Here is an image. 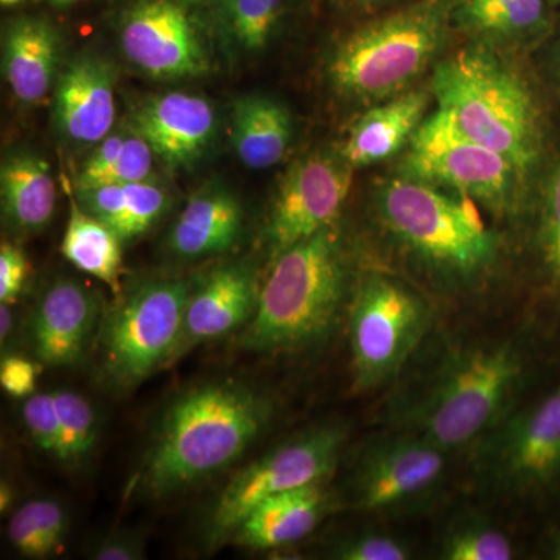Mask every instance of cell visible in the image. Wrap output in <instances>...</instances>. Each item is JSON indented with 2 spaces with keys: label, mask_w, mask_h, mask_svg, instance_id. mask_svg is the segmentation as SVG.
Here are the masks:
<instances>
[{
  "label": "cell",
  "mask_w": 560,
  "mask_h": 560,
  "mask_svg": "<svg viewBox=\"0 0 560 560\" xmlns=\"http://www.w3.org/2000/svg\"><path fill=\"white\" fill-rule=\"evenodd\" d=\"M270 419V400L245 383L210 382L186 390L158 423L140 488L162 499L219 474L248 451Z\"/></svg>",
  "instance_id": "obj_1"
},
{
  "label": "cell",
  "mask_w": 560,
  "mask_h": 560,
  "mask_svg": "<svg viewBox=\"0 0 560 560\" xmlns=\"http://www.w3.org/2000/svg\"><path fill=\"white\" fill-rule=\"evenodd\" d=\"M438 108L460 130L514 162L525 175L544 147L540 109L533 92L488 44L464 47L438 62L431 80Z\"/></svg>",
  "instance_id": "obj_2"
},
{
  "label": "cell",
  "mask_w": 560,
  "mask_h": 560,
  "mask_svg": "<svg viewBox=\"0 0 560 560\" xmlns=\"http://www.w3.org/2000/svg\"><path fill=\"white\" fill-rule=\"evenodd\" d=\"M523 375L525 359L515 342L459 350L405 405L401 427L442 451H459L506 418Z\"/></svg>",
  "instance_id": "obj_3"
},
{
  "label": "cell",
  "mask_w": 560,
  "mask_h": 560,
  "mask_svg": "<svg viewBox=\"0 0 560 560\" xmlns=\"http://www.w3.org/2000/svg\"><path fill=\"white\" fill-rule=\"evenodd\" d=\"M375 210L397 245L442 278L470 282L499 259V237L466 195L404 173L378 187Z\"/></svg>",
  "instance_id": "obj_4"
},
{
  "label": "cell",
  "mask_w": 560,
  "mask_h": 560,
  "mask_svg": "<svg viewBox=\"0 0 560 560\" xmlns=\"http://www.w3.org/2000/svg\"><path fill=\"white\" fill-rule=\"evenodd\" d=\"M345 294V257L330 226L276 257L242 348L280 352L315 345L334 329Z\"/></svg>",
  "instance_id": "obj_5"
},
{
  "label": "cell",
  "mask_w": 560,
  "mask_h": 560,
  "mask_svg": "<svg viewBox=\"0 0 560 560\" xmlns=\"http://www.w3.org/2000/svg\"><path fill=\"white\" fill-rule=\"evenodd\" d=\"M451 27L447 0H419L368 22L331 55V84L359 101L393 97L427 69Z\"/></svg>",
  "instance_id": "obj_6"
},
{
  "label": "cell",
  "mask_w": 560,
  "mask_h": 560,
  "mask_svg": "<svg viewBox=\"0 0 560 560\" xmlns=\"http://www.w3.org/2000/svg\"><path fill=\"white\" fill-rule=\"evenodd\" d=\"M190 293L186 279H151L103 315L98 361L105 382L131 389L175 360Z\"/></svg>",
  "instance_id": "obj_7"
},
{
  "label": "cell",
  "mask_w": 560,
  "mask_h": 560,
  "mask_svg": "<svg viewBox=\"0 0 560 560\" xmlns=\"http://www.w3.org/2000/svg\"><path fill=\"white\" fill-rule=\"evenodd\" d=\"M431 320L429 302L400 280L385 275L361 280L349 311L355 389H377L394 381L425 338Z\"/></svg>",
  "instance_id": "obj_8"
},
{
  "label": "cell",
  "mask_w": 560,
  "mask_h": 560,
  "mask_svg": "<svg viewBox=\"0 0 560 560\" xmlns=\"http://www.w3.org/2000/svg\"><path fill=\"white\" fill-rule=\"evenodd\" d=\"M404 171L495 212H508L515 205L526 176L499 151L469 138L440 108L425 117L412 136Z\"/></svg>",
  "instance_id": "obj_9"
},
{
  "label": "cell",
  "mask_w": 560,
  "mask_h": 560,
  "mask_svg": "<svg viewBox=\"0 0 560 560\" xmlns=\"http://www.w3.org/2000/svg\"><path fill=\"white\" fill-rule=\"evenodd\" d=\"M345 444V429L323 425L276 445L253 460L221 490L210 512V539L220 541L232 536L265 500L326 481L337 469Z\"/></svg>",
  "instance_id": "obj_10"
},
{
  "label": "cell",
  "mask_w": 560,
  "mask_h": 560,
  "mask_svg": "<svg viewBox=\"0 0 560 560\" xmlns=\"http://www.w3.org/2000/svg\"><path fill=\"white\" fill-rule=\"evenodd\" d=\"M352 168L341 153L315 151L287 172L265 226V241L272 259L334 226L348 200Z\"/></svg>",
  "instance_id": "obj_11"
},
{
  "label": "cell",
  "mask_w": 560,
  "mask_h": 560,
  "mask_svg": "<svg viewBox=\"0 0 560 560\" xmlns=\"http://www.w3.org/2000/svg\"><path fill=\"white\" fill-rule=\"evenodd\" d=\"M482 469L504 490L530 492L560 478V385L482 438Z\"/></svg>",
  "instance_id": "obj_12"
},
{
  "label": "cell",
  "mask_w": 560,
  "mask_h": 560,
  "mask_svg": "<svg viewBox=\"0 0 560 560\" xmlns=\"http://www.w3.org/2000/svg\"><path fill=\"white\" fill-rule=\"evenodd\" d=\"M447 469V452L401 430L372 442L361 456L355 477V504L366 511L405 510L422 503L440 488Z\"/></svg>",
  "instance_id": "obj_13"
},
{
  "label": "cell",
  "mask_w": 560,
  "mask_h": 560,
  "mask_svg": "<svg viewBox=\"0 0 560 560\" xmlns=\"http://www.w3.org/2000/svg\"><path fill=\"white\" fill-rule=\"evenodd\" d=\"M127 60L153 79L202 75L208 55L197 21L184 0H132L120 20Z\"/></svg>",
  "instance_id": "obj_14"
},
{
  "label": "cell",
  "mask_w": 560,
  "mask_h": 560,
  "mask_svg": "<svg viewBox=\"0 0 560 560\" xmlns=\"http://www.w3.org/2000/svg\"><path fill=\"white\" fill-rule=\"evenodd\" d=\"M31 345L36 359L51 368L75 366L90 349L103 318L98 298L83 283L58 279L31 316Z\"/></svg>",
  "instance_id": "obj_15"
},
{
  "label": "cell",
  "mask_w": 560,
  "mask_h": 560,
  "mask_svg": "<svg viewBox=\"0 0 560 560\" xmlns=\"http://www.w3.org/2000/svg\"><path fill=\"white\" fill-rule=\"evenodd\" d=\"M260 287L253 270L243 264L224 265L209 272L191 290L175 360L195 346L248 324L259 302Z\"/></svg>",
  "instance_id": "obj_16"
},
{
  "label": "cell",
  "mask_w": 560,
  "mask_h": 560,
  "mask_svg": "<svg viewBox=\"0 0 560 560\" xmlns=\"http://www.w3.org/2000/svg\"><path fill=\"white\" fill-rule=\"evenodd\" d=\"M131 130L172 167L191 164L205 153L215 131V113L206 98L171 92L135 110Z\"/></svg>",
  "instance_id": "obj_17"
},
{
  "label": "cell",
  "mask_w": 560,
  "mask_h": 560,
  "mask_svg": "<svg viewBox=\"0 0 560 560\" xmlns=\"http://www.w3.org/2000/svg\"><path fill=\"white\" fill-rule=\"evenodd\" d=\"M114 70L97 57H80L62 72L55 95V117L66 138L97 145L116 120Z\"/></svg>",
  "instance_id": "obj_18"
},
{
  "label": "cell",
  "mask_w": 560,
  "mask_h": 560,
  "mask_svg": "<svg viewBox=\"0 0 560 560\" xmlns=\"http://www.w3.org/2000/svg\"><path fill=\"white\" fill-rule=\"evenodd\" d=\"M452 27L488 46H523L547 35L552 0H447Z\"/></svg>",
  "instance_id": "obj_19"
},
{
  "label": "cell",
  "mask_w": 560,
  "mask_h": 560,
  "mask_svg": "<svg viewBox=\"0 0 560 560\" xmlns=\"http://www.w3.org/2000/svg\"><path fill=\"white\" fill-rule=\"evenodd\" d=\"M243 231V209L223 187H205L194 195L168 234L167 246L180 259H201L226 253Z\"/></svg>",
  "instance_id": "obj_20"
},
{
  "label": "cell",
  "mask_w": 560,
  "mask_h": 560,
  "mask_svg": "<svg viewBox=\"0 0 560 560\" xmlns=\"http://www.w3.org/2000/svg\"><path fill=\"white\" fill-rule=\"evenodd\" d=\"M3 75L14 97L38 103L49 94L60 57V39L49 22L20 18L3 35Z\"/></svg>",
  "instance_id": "obj_21"
},
{
  "label": "cell",
  "mask_w": 560,
  "mask_h": 560,
  "mask_svg": "<svg viewBox=\"0 0 560 560\" xmlns=\"http://www.w3.org/2000/svg\"><path fill=\"white\" fill-rule=\"evenodd\" d=\"M429 94L408 92L364 113L350 128L341 156L352 167L388 160L410 143L425 120Z\"/></svg>",
  "instance_id": "obj_22"
},
{
  "label": "cell",
  "mask_w": 560,
  "mask_h": 560,
  "mask_svg": "<svg viewBox=\"0 0 560 560\" xmlns=\"http://www.w3.org/2000/svg\"><path fill=\"white\" fill-rule=\"evenodd\" d=\"M327 504L323 482L289 490L260 503L232 536L253 550L296 544L323 521Z\"/></svg>",
  "instance_id": "obj_23"
},
{
  "label": "cell",
  "mask_w": 560,
  "mask_h": 560,
  "mask_svg": "<svg viewBox=\"0 0 560 560\" xmlns=\"http://www.w3.org/2000/svg\"><path fill=\"white\" fill-rule=\"evenodd\" d=\"M293 135L289 109L267 95L238 98L232 110V145L253 171L275 167L283 160Z\"/></svg>",
  "instance_id": "obj_24"
},
{
  "label": "cell",
  "mask_w": 560,
  "mask_h": 560,
  "mask_svg": "<svg viewBox=\"0 0 560 560\" xmlns=\"http://www.w3.org/2000/svg\"><path fill=\"white\" fill-rule=\"evenodd\" d=\"M3 215L18 232H38L49 224L57 205V187L46 161L18 153L0 168Z\"/></svg>",
  "instance_id": "obj_25"
},
{
  "label": "cell",
  "mask_w": 560,
  "mask_h": 560,
  "mask_svg": "<svg viewBox=\"0 0 560 560\" xmlns=\"http://www.w3.org/2000/svg\"><path fill=\"white\" fill-rule=\"evenodd\" d=\"M70 215L61 242V253L73 267L101 280L114 294H119L121 275V238L108 224L77 205L69 194Z\"/></svg>",
  "instance_id": "obj_26"
},
{
  "label": "cell",
  "mask_w": 560,
  "mask_h": 560,
  "mask_svg": "<svg viewBox=\"0 0 560 560\" xmlns=\"http://www.w3.org/2000/svg\"><path fill=\"white\" fill-rule=\"evenodd\" d=\"M221 28L243 50L259 51L270 43L285 0H213Z\"/></svg>",
  "instance_id": "obj_27"
},
{
  "label": "cell",
  "mask_w": 560,
  "mask_h": 560,
  "mask_svg": "<svg viewBox=\"0 0 560 560\" xmlns=\"http://www.w3.org/2000/svg\"><path fill=\"white\" fill-rule=\"evenodd\" d=\"M51 393L61 427V455L58 460L77 466L97 444V412L91 401L75 390L57 389Z\"/></svg>",
  "instance_id": "obj_28"
},
{
  "label": "cell",
  "mask_w": 560,
  "mask_h": 560,
  "mask_svg": "<svg viewBox=\"0 0 560 560\" xmlns=\"http://www.w3.org/2000/svg\"><path fill=\"white\" fill-rule=\"evenodd\" d=\"M442 558L447 560H510L514 547L506 534L489 523L474 521L456 526L445 537Z\"/></svg>",
  "instance_id": "obj_29"
},
{
  "label": "cell",
  "mask_w": 560,
  "mask_h": 560,
  "mask_svg": "<svg viewBox=\"0 0 560 560\" xmlns=\"http://www.w3.org/2000/svg\"><path fill=\"white\" fill-rule=\"evenodd\" d=\"M540 248L552 283L560 291V154L552 162L541 191Z\"/></svg>",
  "instance_id": "obj_30"
},
{
  "label": "cell",
  "mask_w": 560,
  "mask_h": 560,
  "mask_svg": "<svg viewBox=\"0 0 560 560\" xmlns=\"http://www.w3.org/2000/svg\"><path fill=\"white\" fill-rule=\"evenodd\" d=\"M125 195L127 205L120 238L127 242L145 234L161 219L167 209L168 198L164 189L150 180L125 184Z\"/></svg>",
  "instance_id": "obj_31"
},
{
  "label": "cell",
  "mask_w": 560,
  "mask_h": 560,
  "mask_svg": "<svg viewBox=\"0 0 560 560\" xmlns=\"http://www.w3.org/2000/svg\"><path fill=\"white\" fill-rule=\"evenodd\" d=\"M22 420L40 451L60 459L61 427L54 393H33L22 405Z\"/></svg>",
  "instance_id": "obj_32"
},
{
  "label": "cell",
  "mask_w": 560,
  "mask_h": 560,
  "mask_svg": "<svg viewBox=\"0 0 560 560\" xmlns=\"http://www.w3.org/2000/svg\"><path fill=\"white\" fill-rule=\"evenodd\" d=\"M153 154L150 143L142 136L132 131L125 138L124 147L117 160L110 164L108 171L103 172L91 186L101 184H128L149 180L153 171ZM83 189V187H81Z\"/></svg>",
  "instance_id": "obj_33"
},
{
  "label": "cell",
  "mask_w": 560,
  "mask_h": 560,
  "mask_svg": "<svg viewBox=\"0 0 560 560\" xmlns=\"http://www.w3.org/2000/svg\"><path fill=\"white\" fill-rule=\"evenodd\" d=\"M330 556L341 560H405L411 558V552L396 537L363 533L338 541Z\"/></svg>",
  "instance_id": "obj_34"
},
{
  "label": "cell",
  "mask_w": 560,
  "mask_h": 560,
  "mask_svg": "<svg viewBox=\"0 0 560 560\" xmlns=\"http://www.w3.org/2000/svg\"><path fill=\"white\" fill-rule=\"evenodd\" d=\"M7 534H9V540L14 550L25 556V558H49L46 547H44L43 537H40L38 522H36L31 500L14 512L13 517L10 518Z\"/></svg>",
  "instance_id": "obj_35"
},
{
  "label": "cell",
  "mask_w": 560,
  "mask_h": 560,
  "mask_svg": "<svg viewBox=\"0 0 560 560\" xmlns=\"http://www.w3.org/2000/svg\"><path fill=\"white\" fill-rule=\"evenodd\" d=\"M28 275V261L24 253L11 243L0 246V301L11 304L20 296Z\"/></svg>",
  "instance_id": "obj_36"
},
{
  "label": "cell",
  "mask_w": 560,
  "mask_h": 560,
  "mask_svg": "<svg viewBox=\"0 0 560 560\" xmlns=\"http://www.w3.org/2000/svg\"><path fill=\"white\" fill-rule=\"evenodd\" d=\"M38 366L22 357H3L0 363V385L10 396L27 399L35 393Z\"/></svg>",
  "instance_id": "obj_37"
},
{
  "label": "cell",
  "mask_w": 560,
  "mask_h": 560,
  "mask_svg": "<svg viewBox=\"0 0 560 560\" xmlns=\"http://www.w3.org/2000/svg\"><path fill=\"white\" fill-rule=\"evenodd\" d=\"M95 560H140L145 558L143 541L136 534L116 533L98 541L91 550Z\"/></svg>",
  "instance_id": "obj_38"
},
{
  "label": "cell",
  "mask_w": 560,
  "mask_h": 560,
  "mask_svg": "<svg viewBox=\"0 0 560 560\" xmlns=\"http://www.w3.org/2000/svg\"><path fill=\"white\" fill-rule=\"evenodd\" d=\"M13 327V313L10 311V304H2L0 307V341L5 345Z\"/></svg>",
  "instance_id": "obj_39"
},
{
  "label": "cell",
  "mask_w": 560,
  "mask_h": 560,
  "mask_svg": "<svg viewBox=\"0 0 560 560\" xmlns=\"http://www.w3.org/2000/svg\"><path fill=\"white\" fill-rule=\"evenodd\" d=\"M340 2L357 7V9H377V7L386 5L393 0H340Z\"/></svg>",
  "instance_id": "obj_40"
},
{
  "label": "cell",
  "mask_w": 560,
  "mask_h": 560,
  "mask_svg": "<svg viewBox=\"0 0 560 560\" xmlns=\"http://www.w3.org/2000/svg\"><path fill=\"white\" fill-rule=\"evenodd\" d=\"M13 503V489L9 482L2 481V486H0V510L5 512Z\"/></svg>",
  "instance_id": "obj_41"
},
{
  "label": "cell",
  "mask_w": 560,
  "mask_h": 560,
  "mask_svg": "<svg viewBox=\"0 0 560 560\" xmlns=\"http://www.w3.org/2000/svg\"><path fill=\"white\" fill-rule=\"evenodd\" d=\"M552 66H555L556 75L560 80V36L556 40L555 49H552Z\"/></svg>",
  "instance_id": "obj_42"
},
{
  "label": "cell",
  "mask_w": 560,
  "mask_h": 560,
  "mask_svg": "<svg viewBox=\"0 0 560 560\" xmlns=\"http://www.w3.org/2000/svg\"><path fill=\"white\" fill-rule=\"evenodd\" d=\"M46 2L54 3V5H72V3L84 2V0H46Z\"/></svg>",
  "instance_id": "obj_43"
},
{
  "label": "cell",
  "mask_w": 560,
  "mask_h": 560,
  "mask_svg": "<svg viewBox=\"0 0 560 560\" xmlns=\"http://www.w3.org/2000/svg\"><path fill=\"white\" fill-rule=\"evenodd\" d=\"M22 0H0V3H2L3 7H13L18 5V3H21Z\"/></svg>",
  "instance_id": "obj_44"
},
{
  "label": "cell",
  "mask_w": 560,
  "mask_h": 560,
  "mask_svg": "<svg viewBox=\"0 0 560 560\" xmlns=\"http://www.w3.org/2000/svg\"><path fill=\"white\" fill-rule=\"evenodd\" d=\"M555 558L560 560V540L556 544Z\"/></svg>",
  "instance_id": "obj_45"
},
{
  "label": "cell",
  "mask_w": 560,
  "mask_h": 560,
  "mask_svg": "<svg viewBox=\"0 0 560 560\" xmlns=\"http://www.w3.org/2000/svg\"><path fill=\"white\" fill-rule=\"evenodd\" d=\"M552 2L558 3V2H559V0H552Z\"/></svg>",
  "instance_id": "obj_46"
}]
</instances>
